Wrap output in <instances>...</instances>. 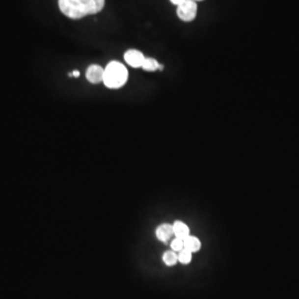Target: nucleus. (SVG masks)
I'll return each mask as SVG.
<instances>
[{
	"label": "nucleus",
	"mask_w": 299,
	"mask_h": 299,
	"mask_svg": "<svg viewBox=\"0 0 299 299\" xmlns=\"http://www.w3.org/2000/svg\"><path fill=\"white\" fill-rule=\"evenodd\" d=\"M193 1H202V0H193Z\"/></svg>",
	"instance_id": "nucleus-15"
},
{
	"label": "nucleus",
	"mask_w": 299,
	"mask_h": 299,
	"mask_svg": "<svg viewBox=\"0 0 299 299\" xmlns=\"http://www.w3.org/2000/svg\"><path fill=\"white\" fill-rule=\"evenodd\" d=\"M184 248L190 250L192 254L198 253L202 249V242L198 237L190 235L184 240Z\"/></svg>",
	"instance_id": "nucleus-8"
},
{
	"label": "nucleus",
	"mask_w": 299,
	"mask_h": 299,
	"mask_svg": "<svg viewBox=\"0 0 299 299\" xmlns=\"http://www.w3.org/2000/svg\"><path fill=\"white\" fill-rule=\"evenodd\" d=\"M58 5L60 11L68 18L82 19L102 11L106 0H58Z\"/></svg>",
	"instance_id": "nucleus-1"
},
{
	"label": "nucleus",
	"mask_w": 299,
	"mask_h": 299,
	"mask_svg": "<svg viewBox=\"0 0 299 299\" xmlns=\"http://www.w3.org/2000/svg\"><path fill=\"white\" fill-rule=\"evenodd\" d=\"M173 225V232H174V237L180 238V240H185L186 237L190 235V228L188 224L183 220H175Z\"/></svg>",
	"instance_id": "nucleus-7"
},
{
	"label": "nucleus",
	"mask_w": 299,
	"mask_h": 299,
	"mask_svg": "<svg viewBox=\"0 0 299 299\" xmlns=\"http://www.w3.org/2000/svg\"><path fill=\"white\" fill-rule=\"evenodd\" d=\"M173 236H174L173 225L170 223H161L155 228V237L159 242L167 243L168 241H172Z\"/></svg>",
	"instance_id": "nucleus-4"
},
{
	"label": "nucleus",
	"mask_w": 299,
	"mask_h": 299,
	"mask_svg": "<svg viewBox=\"0 0 299 299\" xmlns=\"http://www.w3.org/2000/svg\"><path fill=\"white\" fill-rule=\"evenodd\" d=\"M85 77L90 83L98 84L100 82H103V78H105V69L99 64H92L88 69H86Z\"/></svg>",
	"instance_id": "nucleus-5"
},
{
	"label": "nucleus",
	"mask_w": 299,
	"mask_h": 299,
	"mask_svg": "<svg viewBox=\"0 0 299 299\" xmlns=\"http://www.w3.org/2000/svg\"><path fill=\"white\" fill-rule=\"evenodd\" d=\"M176 15L181 20L186 21V23L193 21L197 15L196 1H193V0H185L183 3L177 6Z\"/></svg>",
	"instance_id": "nucleus-3"
},
{
	"label": "nucleus",
	"mask_w": 299,
	"mask_h": 299,
	"mask_svg": "<svg viewBox=\"0 0 299 299\" xmlns=\"http://www.w3.org/2000/svg\"><path fill=\"white\" fill-rule=\"evenodd\" d=\"M79 76H80V72L78 71V70H75V71L72 72V77H76V78H78V77H79Z\"/></svg>",
	"instance_id": "nucleus-14"
},
{
	"label": "nucleus",
	"mask_w": 299,
	"mask_h": 299,
	"mask_svg": "<svg viewBox=\"0 0 299 299\" xmlns=\"http://www.w3.org/2000/svg\"><path fill=\"white\" fill-rule=\"evenodd\" d=\"M144 54H143L141 51L138 50H128L127 53L124 54V60L130 67L132 68H142V64L144 62Z\"/></svg>",
	"instance_id": "nucleus-6"
},
{
	"label": "nucleus",
	"mask_w": 299,
	"mask_h": 299,
	"mask_svg": "<svg viewBox=\"0 0 299 299\" xmlns=\"http://www.w3.org/2000/svg\"><path fill=\"white\" fill-rule=\"evenodd\" d=\"M170 1L173 3V5H176V6H180L181 3H183L185 0H170Z\"/></svg>",
	"instance_id": "nucleus-13"
},
{
	"label": "nucleus",
	"mask_w": 299,
	"mask_h": 299,
	"mask_svg": "<svg viewBox=\"0 0 299 299\" xmlns=\"http://www.w3.org/2000/svg\"><path fill=\"white\" fill-rule=\"evenodd\" d=\"M177 256H179V263L182 265H189L193 259V254L185 248L177 253Z\"/></svg>",
	"instance_id": "nucleus-11"
},
{
	"label": "nucleus",
	"mask_w": 299,
	"mask_h": 299,
	"mask_svg": "<svg viewBox=\"0 0 299 299\" xmlns=\"http://www.w3.org/2000/svg\"><path fill=\"white\" fill-rule=\"evenodd\" d=\"M170 246H171V249L174 250V252L179 253L181 252L182 249H184V241L183 240H180V238H172V241L170 242Z\"/></svg>",
	"instance_id": "nucleus-12"
},
{
	"label": "nucleus",
	"mask_w": 299,
	"mask_h": 299,
	"mask_svg": "<svg viewBox=\"0 0 299 299\" xmlns=\"http://www.w3.org/2000/svg\"><path fill=\"white\" fill-rule=\"evenodd\" d=\"M162 262L164 263V265H166L167 267L175 266L177 263H179V256H177V253L174 250L168 249L165 250L162 255Z\"/></svg>",
	"instance_id": "nucleus-9"
},
{
	"label": "nucleus",
	"mask_w": 299,
	"mask_h": 299,
	"mask_svg": "<svg viewBox=\"0 0 299 299\" xmlns=\"http://www.w3.org/2000/svg\"><path fill=\"white\" fill-rule=\"evenodd\" d=\"M129 73L127 68L118 61H111L105 69L103 83L109 89H120L127 83Z\"/></svg>",
	"instance_id": "nucleus-2"
},
{
	"label": "nucleus",
	"mask_w": 299,
	"mask_h": 299,
	"mask_svg": "<svg viewBox=\"0 0 299 299\" xmlns=\"http://www.w3.org/2000/svg\"><path fill=\"white\" fill-rule=\"evenodd\" d=\"M160 66H161V64L158 62V60H155L153 58H145L144 62H143V64H142V69L145 71L153 72V71L159 70Z\"/></svg>",
	"instance_id": "nucleus-10"
}]
</instances>
